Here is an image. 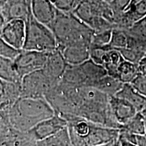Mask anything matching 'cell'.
<instances>
[{
  "instance_id": "1",
  "label": "cell",
  "mask_w": 146,
  "mask_h": 146,
  "mask_svg": "<svg viewBox=\"0 0 146 146\" xmlns=\"http://www.w3.org/2000/svg\"><path fill=\"white\" fill-rule=\"evenodd\" d=\"M70 94L77 107L78 117L96 125L120 129L110 106V97L91 87H70Z\"/></svg>"
},
{
  "instance_id": "2",
  "label": "cell",
  "mask_w": 146,
  "mask_h": 146,
  "mask_svg": "<svg viewBox=\"0 0 146 146\" xmlns=\"http://www.w3.org/2000/svg\"><path fill=\"white\" fill-rule=\"evenodd\" d=\"M14 130L27 133L40 122L54 116L45 99L19 98L8 110L1 111Z\"/></svg>"
},
{
  "instance_id": "3",
  "label": "cell",
  "mask_w": 146,
  "mask_h": 146,
  "mask_svg": "<svg viewBox=\"0 0 146 146\" xmlns=\"http://www.w3.org/2000/svg\"><path fill=\"white\" fill-rule=\"evenodd\" d=\"M58 43V48L72 45L90 47L94 31L72 13L58 10L57 15L50 27Z\"/></svg>"
},
{
  "instance_id": "4",
  "label": "cell",
  "mask_w": 146,
  "mask_h": 146,
  "mask_svg": "<svg viewBox=\"0 0 146 146\" xmlns=\"http://www.w3.org/2000/svg\"><path fill=\"white\" fill-rule=\"evenodd\" d=\"M25 23L26 36L23 50L44 53L57 50V41L48 27L36 21L32 14Z\"/></svg>"
},
{
  "instance_id": "5",
  "label": "cell",
  "mask_w": 146,
  "mask_h": 146,
  "mask_svg": "<svg viewBox=\"0 0 146 146\" xmlns=\"http://www.w3.org/2000/svg\"><path fill=\"white\" fill-rule=\"evenodd\" d=\"M58 84L51 80L43 70L32 72L22 78L21 98L45 99L47 94Z\"/></svg>"
},
{
  "instance_id": "6",
  "label": "cell",
  "mask_w": 146,
  "mask_h": 146,
  "mask_svg": "<svg viewBox=\"0 0 146 146\" xmlns=\"http://www.w3.org/2000/svg\"><path fill=\"white\" fill-rule=\"evenodd\" d=\"M48 53L23 50L14 60L18 75L22 80L24 76L42 70L46 62Z\"/></svg>"
},
{
  "instance_id": "7",
  "label": "cell",
  "mask_w": 146,
  "mask_h": 146,
  "mask_svg": "<svg viewBox=\"0 0 146 146\" xmlns=\"http://www.w3.org/2000/svg\"><path fill=\"white\" fill-rule=\"evenodd\" d=\"M67 126L66 120L55 114L52 117L40 122L27 133L35 141H39L54 135Z\"/></svg>"
},
{
  "instance_id": "8",
  "label": "cell",
  "mask_w": 146,
  "mask_h": 146,
  "mask_svg": "<svg viewBox=\"0 0 146 146\" xmlns=\"http://www.w3.org/2000/svg\"><path fill=\"white\" fill-rule=\"evenodd\" d=\"M3 39L17 50H23L26 36V23L21 20L5 23L1 28Z\"/></svg>"
},
{
  "instance_id": "9",
  "label": "cell",
  "mask_w": 146,
  "mask_h": 146,
  "mask_svg": "<svg viewBox=\"0 0 146 146\" xmlns=\"http://www.w3.org/2000/svg\"><path fill=\"white\" fill-rule=\"evenodd\" d=\"M1 8L5 23L14 20L26 23L31 15V3L28 0H7Z\"/></svg>"
},
{
  "instance_id": "10",
  "label": "cell",
  "mask_w": 146,
  "mask_h": 146,
  "mask_svg": "<svg viewBox=\"0 0 146 146\" xmlns=\"http://www.w3.org/2000/svg\"><path fill=\"white\" fill-rule=\"evenodd\" d=\"M67 66L68 64L66 62L62 53L58 48L48 53L46 62L42 70L51 80L59 83Z\"/></svg>"
},
{
  "instance_id": "11",
  "label": "cell",
  "mask_w": 146,
  "mask_h": 146,
  "mask_svg": "<svg viewBox=\"0 0 146 146\" xmlns=\"http://www.w3.org/2000/svg\"><path fill=\"white\" fill-rule=\"evenodd\" d=\"M31 11L36 21L48 27L54 22L58 12L52 0H31Z\"/></svg>"
},
{
  "instance_id": "12",
  "label": "cell",
  "mask_w": 146,
  "mask_h": 146,
  "mask_svg": "<svg viewBox=\"0 0 146 146\" xmlns=\"http://www.w3.org/2000/svg\"><path fill=\"white\" fill-rule=\"evenodd\" d=\"M109 102L113 116L122 127L138 112L129 102L116 96L110 97Z\"/></svg>"
},
{
  "instance_id": "13",
  "label": "cell",
  "mask_w": 146,
  "mask_h": 146,
  "mask_svg": "<svg viewBox=\"0 0 146 146\" xmlns=\"http://www.w3.org/2000/svg\"><path fill=\"white\" fill-rule=\"evenodd\" d=\"M21 96V83H12L0 78V111L8 110Z\"/></svg>"
},
{
  "instance_id": "14",
  "label": "cell",
  "mask_w": 146,
  "mask_h": 146,
  "mask_svg": "<svg viewBox=\"0 0 146 146\" xmlns=\"http://www.w3.org/2000/svg\"><path fill=\"white\" fill-rule=\"evenodd\" d=\"M146 16V0L131 5L120 16L116 28L127 30Z\"/></svg>"
},
{
  "instance_id": "15",
  "label": "cell",
  "mask_w": 146,
  "mask_h": 146,
  "mask_svg": "<svg viewBox=\"0 0 146 146\" xmlns=\"http://www.w3.org/2000/svg\"><path fill=\"white\" fill-rule=\"evenodd\" d=\"M68 65L81 64L89 59L90 47L82 45H72L60 50Z\"/></svg>"
},
{
  "instance_id": "16",
  "label": "cell",
  "mask_w": 146,
  "mask_h": 146,
  "mask_svg": "<svg viewBox=\"0 0 146 146\" xmlns=\"http://www.w3.org/2000/svg\"><path fill=\"white\" fill-rule=\"evenodd\" d=\"M115 96L129 102L138 112H141L146 108V97L138 92L130 83L124 84L122 89Z\"/></svg>"
},
{
  "instance_id": "17",
  "label": "cell",
  "mask_w": 146,
  "mask_h": 146,
  "mask_svg": "<svg viewBox=\"0 0 146 146\" xmlns=\"http://www.w3.org/2000/svg\"><path fill=\"white\" fill-rule=\"evenodd\" d=\"M78 66L87 80L86 87H91L96 81L108 74L103 66L98 64L91 59Z\"/></svg>"
},
{
  "instance_id": "18",
  "label": "cell",
  "mask_w": 146,
  "mask_h": 146,
  "mask_svg": "<svg viewBox=\"0 0 146 146\" xmlns=\"http://www.w3.org/2000/svg\"><path fill=\"white\" fill-rule=\"evenodd\" d=\"M59 83L69 87H86L87 80L79 66L68 65Z\"/></svg>"
},
{
  "instance_id": "19",
  "label": "cell",
  "mask_w": 146,
  "mask_h": 146,
  "mask_svg": "<svg viewBox=\"0 0 146 146\" xmlns=\"http://www.w3.org/2000/svg\"><path fill=\"white\" fill-rule=\"evenodd\" d=\"M123 85L117 78L107 74L96 81L91 87H94L108 96H115L122 89Z\"/></svg>"
},
{
  "instance_id": "20",
  "label": "cell",
  "mask_w": 146,
  "mask_h": 146,
  "mask_svg": "<svg viewBox=\"0 0 146 146\" xmlns=\"http://www.w3.org/2000/svg\"><path fill=\"white\" fill-rule=\"evenodd\" d=\"M124 60L120 52L115 49H108L102 60V66L106 70L108 74L117 78L118 66Z\"/></svg>"
},
{
  "instance_id": "21",
  "label": "cell",
  "mask_w": 146,
  "mask_h": 146,
  "mask_svg": "<svg viewBox=\"0 0 146 146\" xmlns=\"http://www.w3.org/2000/svg\"><path fill=\"white\" fill-rule=\"evenodd\" d=\"M0 78L12 83H21V79L16 72L14 60L0 56Z\"/></svg>"
},
{
  "instance_id": "22",
  "label": "cell",
  "mask_w": 146,
  "mask_h": 146,
  "mask_svg": "<svg viewBox=\"0 0 146 146\" xmlns=\"http://www.w3.org/2000/svg\"><path fill=\"white\" fill-rule=\"evenodd\" d=\"M138 74V65L124 60L118 68L117 79L123 84H131Z\"/></svg>"
},
{
  "instance_id": "23",
  "label": "cell",
  "mask_w": 146,
  "mask_h": 146,
  "mask_svg": "<svg viewBox=\"0 0 146 146\" xmlns=\"http://www.w3.org/2000/svg\"><path fill=\"white\" fill-rule=\"evenodd\" d=\"M68 127V126H67ZM37 146H73L68 127L41 141H36Z\"/></svg>"
},
{
  "instance_id": "24",
  "label": "cell",
  "mask_w": 146,
  "mask_h": 146,
  "mask_svg": "<svg viewBox=\"0 0 146 146\" xmlns=\"http://www.w3.org/2000/svg\"><path fill=\"white\" fill-rule=\"evenodd\" d=\"M120 130L135 135H145V120L141 112H137Z\"/></svg>"
},
{
  "instance_id": "25",
  "label": "cell",
  "mask_w": 146,
  "mask_h": 146,
  "mask_svg": "<svg viewBox=\"0 0 146 146\" xmlns=\"http://www.w3.org/2000/svg\"><path fill=\"white\" fill-rule=\"evenodd\" d=\"M127 45L128 35L126 31L120 28L113 29L109 48L120 50V49L125 48Z\"/></svg>"
},
{
  "instance_id": "26",
  "label": "cell",
  "mask_w": 146,
  "mask_h": 146,
  "mask_svg": "<svg viewBox=\"0 0 146 146\" xmlns=\"http://www.w3.org/2000/svg\"><path fill=\"white\" fill-rule=\"evenodd\" d=\"M112 29L103 31L100 32H94L91 39L90 47H104L109 48L112 36Z\"/></svg>"
},
{
  "instance_id": "27",
  "label": "cell",
  "mask_w": 146,
  "mask_h": 146,
  "mask_svg": "<svg viewBox=\"0 0 146 146\" xmlns=\"http://www.w3.org/2000/svg\"><path fill=\"white\" fill-rule=\"evenodd\" d=\"M14 129L9 125L6 118L0 111V146H4L10 141Z\"/></svg>"
},
{
  "instance_id": "28",
  "label": "cell",
  "mask_w": 146,
  "mask_h": 146,
  "mask_svg": "<svg viewBox=\"0 0 146 146\" xmlns=\"http://www.w3.org/2000/svg\"><path fill=\"white\" fill-rule=\"evenodd\" d=\"M117 50L119 51L120 54H121L124 60L137 65H139V64L143 58L146 55L145 53L133 50V49L128 48V47L120 49V50Z\"/></svg>"
},
{
  "instance_id": "29",
  "label": "cell",
  "mask_w": 146,
  "mask_h": 146,
  "mask_svg": "<svg viewBox=\"0 0 146 146\" xmlns=\"http://www.w3.org/2000/svg\"><path fill=\"white\" fill-rule=\"evenodd\" d=\"M54 6L60 12L72 13L81 0H52Z\"/></svg>"
},
{
  "instance_id": "30",
  "label": "cell",
  "mask_w": 146,
  "mask_h": 146,
  "mask_svg": "<svg viewBox=\"0 0 146 146\" xmlns=\"http://www.w3.org/2000/svg\"><path fill=\"white\" fill-rule=\"evenodd\" d=\"M3 27V26H2ZM2 27H0V56L5 57L9 59L14 60L17 57L21 51L16 50L3 39L1 34V31Z\"/></svg>"
},
{
  "instance_id": "31",
  "label": "cell",
  "mask_w": 146,
  "mask_h": 146,
  "mask_svg": "<svg viewBox=\"0 0 146 146\" xmlns=\"http://www.w3.org/2000/svg\"><path fill=\"white\" fill-rule=\"evenodd\" d=\"M125 31L128 33L146 41V16Z\"/></svg>"
},
{
  "instance_id": "32",
  "label": "cell",
  "mask_w": 146,
  "mask_h": 146,
  "mask_svg": "<svg viewBox=\"0 0 146 146\" xmlns=\"http://www.w3.org/2000/svg\"><path fill=\"white\" fill-rule=\"evenodd\" d=\"M131 1L132 0H113L112 2L110 3L111 8H112V10H114L115 14H116L118 17L117 25L118 22H119L120 16L129 8L131 3ZM117 25H116V27H117Z\"/></svg>"
},
{
  "instance_id": "33",
  "label": "cell",
  "mask_w": 146,
  "mask_h": 146,
  "mask_svg": "<svg viewBox=\"0 0 146 146\" xmlns=\"http://www.w3.org/2000/svg\"><path fill=\"white\" fill-rule=\"evenodd\" d=\"M110 48L104 47H90L89 51V59L96 62L98 64L102 65V60L106 51Z\"/></svg>"
},
{
  "instance_id": "34",
  "label": "cell",
  "mask_w": 146,
  "mask_h": 146,
  "mask_svg": "<svg viewBox=\"0 0 146 146\" xmlns=\"http://www.w3.org/2000/svg\"><path fill=\"white\" fill-rule=\"evenodd\" d=\"M131 84L138 92L146 97V76L139 74Z\"/></svg>"
},
{
  "instance_id": "35",
  "label": "cell",
  "mask_w": 146,
  "mask_h": 146,
  "mask_svg": "<svg viewBox=\"0 0 146 146\" xmlns=\"http://www.w3.org/2000/svg\"><path fill=\"white\" fill-rule=\"evenodd\" d=\"M118 143H119V146H137L134 144L130 143L127 140H125V139L120 137H118Z\"/></svg>"
},
{
  "instance_id": "36",
  "label": "cell",
  "mask_w": 146,
  "mask_h": 146,
  "mask_svg": "<svg viewBox=\"0 0 146 146\" xmlns=\"http://www.w3.org/2000/svg\"><path fill=\"white\" fill-rule=\"evenodd\" d=\"M138 70H139V74H143V75L146 76V65L139 64Z\"/></svg>"
},
{
  "instance_id": "37",
  "label": "cell",
  "mask_w": 146,
  "mask_h": 146,
  "mask_svg": "<svg viewBox=\"0 0 146 146\" xmlns=\"http://www.w3.org/2000/svg\"><path fill=\"white\" fill-rule=\"evenodd\" d=\"M5 23L4 18H3V16L2 15V12H1V8H0V27H2Z\"/></svg>"
},
{
  "instance_id": "38",
  "label": "cell",
  "mask_w": 146,
  "mask_h": 146,
  "mask_svg": "<svg viewBox=\"0 0 146 146\" xmlns=\"http://www.w3.org/2000/svg\"><path fill=\"white\" fill-rule=\"evenodd\" d=\"M143 115V118H144V120H145V135L146 136V108L143 110H142L141 112H140Z\"/></svg>"
},
{
  "instance_id": "39",
  "label": "cell",
  "mask_w": 146,
  "mask_h": 146,
  "mask_svg": "<svg viewBox=\"0 0 146 146\" xmlns=\"http://www.w3.org/2000/svg\"><path fill=\"white\" fill-rule=\"evenodd\" d=\"M139 64H143V65H146V55L143 58V59L141 60V61L140 62Z\"/></svg>"
},
{
  "instance_id": "40",
  "label": "cell",
  "mask_w": 146,
  "mask_h": 146,
  "mask_svg": "<svg viewBox=\"0 0 146 146\" xmlns=\"http://www.w3.org/2000/svg\"><path fill=\"white\" fill-rule=\"evenodd\" d=\"M142 1V0H132V1H131V4H130V5H129V6H131V5H133L136 4L137 3L139 2V1Z\"/></svg>"
},
{
  "instance_id": "41",
  "label": "cell",
  "mask_w": 146,
  "mask_h": 146,
  "mask_svg": "<svg viewBox=\"0 0 146 146\" xmlns=\"http://www.w3.org/2000/svg\"><path fill=\"white\" fill-rule=\"evenodd\" d=\"M6 1L7 0H0V8H1V7L5 4V3L6 2Z\"/></svg>"
},
{
  "instance_id": "42",
  "label": "cell",
  "mask_w": 146,
  "mask_h": 146,
  "mask_svg": "<svg viewBox=\"0 0 146 146\" xmlns=\"http://www.w3.org/2000/svg\"><path fill=\"white\" fill-rule=\"evenodd\" d=\"M104 1H106V2H107V3H110V2H112V1H113V0H104Z\"/></svg>"
},
{
  "instance_id": "43",
  "label": "cell",
  "mask_w": 146,
  "mask_h": 146,
  "mask_svg": "<svg viewBox=\"0 0 146 146\" xmlns=\"http://www.w3.org/2000/svg\"><path fill=\"white\" fill-rule=\"evenodd\" d=\"M112 143H109V144H106V145H99V146H111L112 145Z\"/></svg>"
},
{
  "instance_id": "44",
  "label": "cell",
  "mask_w": 146,
  "mask_h": 146,
  "mask_svg": "<svg viewBox=\"0 0 146 146\" xmlns=\"http://www.w3.org/2000/svg\"><path fill=\"white\" fill-rule=\"evenodd\" d=\"M28 1H29V3H31V0H28Z\"/></svg>"
}]
</instances>
